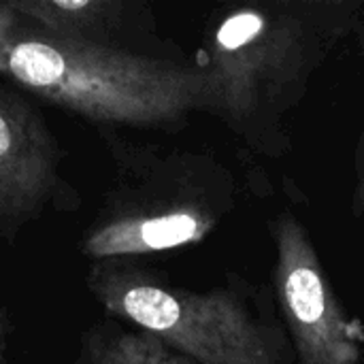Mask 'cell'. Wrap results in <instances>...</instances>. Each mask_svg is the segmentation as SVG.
<instances>
[{"instance_id":"cell-1","label":"cell","mask_w":364,"mask_h":364,"mask_svg":"<svg viewBox=\"0 0 364 364\" xmlns=\"http://www.w3.org/2000/svg\"><path fill=\"white\" fill-rule=\"evenodd\" d=\"M0 73L92 122L164 126L207 109L200 68L45 32L2 41Z\"/></svg>"},{"instance_id":"cell-2","label":"cell","mask_w":364,"mask_h":364,"mask_svg":"<svg viewBox=\"0 0 364 364\" xmlns=\"http://www.w3.org/2000/svg\"><path fill=\"white\" fill-rule=\"evenodd\" d=\"M98 303L198 364H288L282 335L256 320L230 292L168 288L130 267H94Z\"/></svg>"},{"instance_id":"cell-3","label":"cell","mask_w":364,"mask_h":364,"mask_svg":"<svg viewBox=\"0 0 364 364\" xmlns=\"http://www.w3.org/2000/svg\"><path fill=\"white\" fill-rule=\"evenodd\" d=\"M322 51L314 19L296 6H241L213 30L207 51V109L252 139L254 130L279 115Z\"/></svg>"},{"instance_id":"cell-4","label":"cell","mask_w":364,"mask_h":364,"mask_svg":"<svg viewBox=\"0 0 364 364\" xmlns=\"http://www.w3.org/2000/svg\"><path fill=\"white\" fill-rule=\"evenodd\" d=\"M275 290L299 364H360L363 331L341 309L303 226L284 215L275 232Z\"/></svg>"},{"instance_id":"cell-5","label":"cell","mask_w":364,"mask_h":364,"mask_svg":"<svg viewBox=\"0 0 364 364\" xmlns=\"http://www.w3.org/2000/svg\"><path fill=\"white\" fill-rule=\"evenodd\" d=\"M60 149L43 115L0 85V235L15 241L60 192Z\"/></svg>"},{"instance_id":"cell-6","label":"cell","mask_w":364,"mask_h":364,"mask_svg":"<svg viewBox=\"0 0 364 364\" xmlns=\"http://www.w3.org/2000/svg\"><path fill=\"white\" fill-rule=\"evenodd\" d=\"M213 224L209 211L192 205L128 213L92 228L81 250L96 260L156 254L205 239Z\"/></svg>"},{"instance_id":"cell-7","label":"cell","mask_w":364,"mask_h":364,"mask_svg":"<svg viewBox=\"0 0 364 364\" xmlns=\"http://www.w3.org/2000/svg\"><path fill=\"white\" fill-rule=\"evenodd\" d=\"M9 6L38 23L49 36L102 45L122 17L117 0H17Z\"/></svg>"},{"instance_id":"cell-8","label":"cell","mask_w":364,"mask_h":364,"mask_svg":"<svg viewBox=\"0 0 364 364\" xmlns=\"http://www.w3.org/2000/svg\"><path fill=\"white\" fill-rule=\"evenodd\" d=\"M81 364H198L158 337L136 331L94 328L81 346Z\"/></svg>"},{"instance_id":"cell-9","label":"cell","mask_w":364,"mask_h":364,"mask_svg":"<svg viewBox=\"0 0 364 364\" xmlns=\"http://www.w3.org/2000/svg\"><path fill=\"white\" fill-rule=\"evenodd\" d=\"M0 364H4V324L0 322Z\"/></svg>"}]
</instances>
